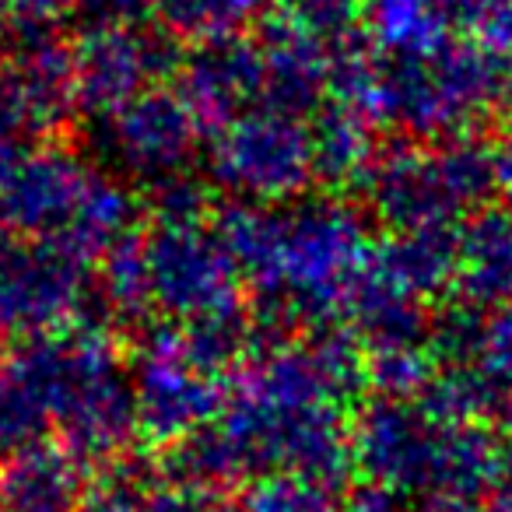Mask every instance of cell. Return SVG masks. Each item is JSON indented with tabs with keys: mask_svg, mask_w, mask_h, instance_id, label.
Returning a JSON list of instances; mask_svg holds the SVG:
<instances>
[{
	"mask_svg": "<svg viewBox=\"0 0 512 512\" xmlns=\"http://www.w3.org/2000/svg\"><path fill=\"white\" fill-rule=\"evenodd\" d=\"M456 281L474 309L512 302V204L481 207L463 225Z\"/></svg>",
	"mask_w": 512,
	"mask_h": 512,
	"instance_id": "1",
	"label": "cell"
},
{
	"mask_svg": "<svg viewBox=\"0 0 512 512\" xmlns=\"http://www.w3.org/2000/svg\"><path fill=\"white\" fill-rule=\"evenodd\" d=\"M467 362L495 400V428H512V302L477 320Z\"/></svg>",
	"mask_w": 512,
	"mask_h": 512,
	"instance_id": "2",
	"label": "cell"
},
{
	"mask_svg": "<svg viewBox=\"0 0 512 512\" xmlns=\"http://www.w3.org/2000/svg\"><path fill=\"white\" fill-rule=\"evenodd\" d=\"M470 39L512 57V0H460Z\"/></svg>",
	"mask_w": 512,
	"mask_h": 512,
	"instance_id": "3",
	"label": "cell"
},
{
	"mask_svg": "<svg viewBox=\"0 0 512 512\" xmlns=\"http://www.w3.org/2000/svg\"><path fill=\"white\" fill-rule=\"evenodd\" d=\"M495 190L505 204H512V134L495 148Z\"/></svg>",
	"mask_w": 512,
	"mask_h": 512,
	"instance_id": "4",
	"label": "cell"
},
{
	"mask_svg": "<svg viewBox=\"0 0 512 512\" xmlns=\"http://www.w3.org/2000/svg\"><path fill=\"white\" fill-rule=\"evenodd\" d=\"M481 512H512V491H498Z\"/></svg>",
	"mask_w": 512,
	"mask_h": 512,
	"instance_id": "5",
	"label": "cell"
},
{
	"mask_svg": "<svg viewBox=\"0 0 512 512\" xmlns=\"http://www.w3.org/2000/svg\"><path fill=\"white\" fill-rule=\"evenodd\" d=\"M509 113H512V106H509Z\"/></svg>",
	"mask_w": 512,
	"mask_h": 512,
	"instance_id": "6",
	"label": "cell"
}]
</instances>
